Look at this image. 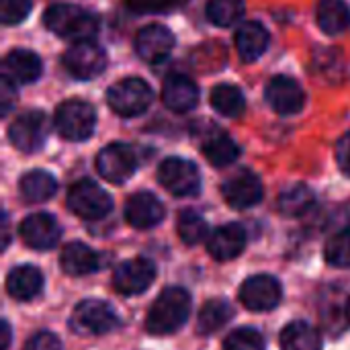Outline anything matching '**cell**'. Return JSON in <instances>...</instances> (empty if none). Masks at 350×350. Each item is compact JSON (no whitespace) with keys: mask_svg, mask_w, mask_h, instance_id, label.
<instances>
[{"mask_svg":"<svg viewBox=\"0 0 350 350\" xmlns=\"http://www.w3.org/2000/svg\"><path fill=\"white\" fill-rule=\"evenodd\" d=\"M234 316V308L230 306V301L226 299H209L201 312H199V320H197V328L201 334H213L217 330H221Z\"/></svg>","mask_w":350,"mask_h":350,"instance_id":"obj_28","label":"cell"},{"mask_svg":"<svg viewBox=\"0 0 350 350\" xmlns=\"http://www.w3.org/2000/svg\"><path fill=\"white\" fill-rule=\"evenodd\" d=\"M318 27L328 35H338L350 27V10L345 0H320L316 8Z\"/></svg>","mask_w":350,"mask_h":350,"instance_id":"obj_25","label":"cell"},{"mask_svg":"<svg viewBox=\"0 0 350 350\" xmlns=\"http://www.w3.org/2000/svg\"><path fill=\"white\" fill-rule=\"evenodd\" d=\"M203 154H205L209 164H213L217 168H224V166H230L232 162L238 160L240 148H238V144L230 135L219 133V135L209 137L203 144Z\"/></svg>","mask_w":350,"mask_h":350,"instance_id":"obj_30","label":"cell"},{"mask_svg":"<svg viewBox=\"0 0 350 350\" xmlns=\"http://www.w3.org/2000/svg\"><path fill=\"white\" fill-rule=\"evenodd\" d=\"M158 180L176 197H193L201 191L199 168L185 158H166L158 166Z\"/></svg>","mask_w":350,"mask_h":350,"instance_id":"obj_7","label":"cell"},{"mask_svg":"<svg viewBox=\"0 0 350 350\" xmlns=\"http://www.w3.org/2000/svg\"><path fill=\"white\" fill-rule=\"evenodd\" d=\"M8 139L25 154L41 150L47 139V117L41 111H27L18 115L8 129Z\"/></svg>","mask_w":350,"mask_h":350,"instance_id":"obj_10","label":"cell"},{"mask_svg":"<svg viewBox=\"0 0 350 350\" xmlns=\"http://www.w3.org/2000/svg\"><path fill=\"white\" fill-rule=\"evenodd\" d=\"M41 76V59L29 49H14L2 62V78L10 84H29Z\"/></svg>","mask_w":350,"mask_h":350,"instance_id":"obj_20","label":"cell"},{"mask_svg":"<svg viewBox=\"0 0 350 350\" xmlns=\"http://www.w3.org/2000/svg\"><path fill=\"white\" fill-rule=\"evenodd\" d=\"M314 203H316V195L308 185H291L277 199L279 211L289 217H299L308 213L314 207Z\"/></svg>","mask_w":350,"mask_h":350,"instance_id":"obj_27","label":"cell"},{"mask_svg":"<svg viewBox=\"0 0 350 350\" xmlns=\"http://www.w3.org/2000/svg\"><path fill=\"white\" fill-rule=\"evenodd\" d=\"M211 107L224 117H240L246 109V100L238 86L217 84L211 90Z\"/></svg>","mask_w":350,"mask_h":350,"instance_id":"obj_29","label":"cell"},{"mask_svg":"<svg viewBox=\"0 0 350 350\" xmlns=\"http://www.w3.org/2000/svg\"><path fill=\"white\" fill-rule=\"evenodd\" d=\"M2 336H4V340H2V347H0V350H8V347H10V326H8V322L4 320L2 322Z\"/></svg>","mask_w":350,"mask_h":350,"instance_id":"obj_40","label":"cell"},{"mask_svg":"<svg viewBox=\"0 0 350 350\" xmlns=\"http://www.w3.org/2000/svg\"><path fill=\"white\" fill-rule=\"evenodd\" d=\"M45 25L49 31L72 41H92L98 33V18L88 10L72 4H53L45 10Z\"/></svg>","mask_w":350,"mask_h":350,"instance_id":"obj_2","label":"cell"},{"mask_svg":"<svg viewBox=\"0 0 350 350\" xmlns=\"http://www.w3.org/2000/svg\"><path fill=\"white\" fill-rule=\"evenodd\" d=\"M324 258L336 269H350V228L336 232L324 248Z\"/></svg>","mask_w":350,"mask_h":350,"instance_id":"obj_33","label":"cell"},{"mask_svg":"<svg viewBox=\"0 0 350 350\" xmlns=\"http://www.w3.org/2000/svg\"><path fill=\"white\" fill-rule=\"evenodd\" d=\"M244 0H209L207 18L217 27H230L244 14Z\"/></svg>","mask_w":350,"mask_h":350,"instance_id":"obj_32","label":"cell"},{"mask_svg":"<svg viewBox=\"0 0 350 350\" xmlns=\"http://www.w3.org/2000/svg\"><path fill=\"white\" fill-rule=\"evenodd\" d=\"M267 100L279 115H295L306 105V92L293 78L275 76L267 84Z\"/></svg>","mask_w":350,"mask_h":350,"instance_id":"obj_17","label":"cell"},{"mask_svg":"<svg viewBox=\"0 0 350 350\" xmlns=\"http://www.w3.org/2000/svg\"><path fill=\"white\" fill-rule=\"evenodd\" d=\"M221 195L226 199V203L234 209H250L254 205H258L265 197V187L260 183V178L250 172V170H240L234 176H230L224 187H221Z\"/></svg>","mask_w":350,"mask_h":350,"instance_id":"obj_13","label":"cell"},{"mask_svg":"<svg viewBox=\"0 0 350 350\" xmlns=\"http://www.w3.org/2000/svg\"><path fill=\"white\" fill-rule=\"evenodd\" d=\"M336 162H338V168L345 174L350 176V131H347L338 139V146H336Z\"/></svg>","mask_w":350,"mask_h":350,"instance_id":"obj_38","label":"cell"},{"mask_svg":"<svg viewBox=\"0 0 350 350\" xmlns=\"http://www.w3.org/2000/svg\"><path fill=\"white\" fill-rule=\"evenodd\" d=\"M31 0H0V18L4 25H16L27 18L31 10Z\"/></svg>","mask_w":350,"mask_h":350,"instance_id":"obj_36","label":"cell"},{"mask_svg":"<svg viewBox=\"0 0 350 350\" xmlns=\"http://www.w3.org/2000/svg\"><path fill=\"white\" fill-rule=\"evenodd\" d=\"M107 103L121 117H137L152 105V88L142 78H123L109 88Z\"/></svg>","mask_w":350,"mask_h":350,"instance_id":"obj_6","label":"cell"},{"mask_svg":"<svg viewBox=\"0 0 350 350\" xmlns=\"http://www.w3.org/2000/svg\"><path fill=\"white\" fill-rule=\"evenodd\" d=\"M53 123L62 137L70 142H82L92 135L96 125V113L86 100L72 98L57 107Z\"/></svg>","mask_w":350,"mask_h":350,"instance_id":"obj_4","label":"cell"},{"mask_svg":"<svg viewBox=\"0 0 350 350\" xmlns=\"http://www.w3.org/2000/svg\"><path fill=\"white\" fill-rule=\"evenodd\" d=\"M246 242H248L246 230L240 224H228L211 232L207 240V252L221 262L234 260L244 252Z\"/></svg>","mask_w":350,"mask_h":350,"instance_id":"obj_19","label":"cell"},{"mask_svg":"<svg viewBox=\"0 0 350 350\" xmlns=\"http://www.w3.org/2000/svg\"><path fill=\"white\" fill-rule=\"evenodd\" d=\"M224 350H265V336L256 328H238L224 340Z\"/></svg>","mask_w":350,"mask_h":350,"instance_id":"obj_34","label":"cell"},{"mask_svg":"<svg viewBox=\"0 0 350 350\" xmlns=\"http://www.w3.org/2000/svg\"><path fill=\"white\" fill-rule=\"evenodd\" d=\"M174 47V35L164 25H148L135 35V51L148 64H158L170 55Z\"/></svg>","mask_w":350,"mask_h":350,"instance_id":"obj_16","label":"cell"},{"mask_svg":"<svg viewBox=\"0 0 350 350\" xmlns=\"http://www.w3.org/2000/svg\"><path fill=\"white\" fill-rule=\"evenodd\" d=\"M43 289V273L33 265L14 267L6 277V291L16 301H31Z\"/></svg>","mask_w":350,"mask_h":350,"instance_id":"obj_22","label":"cell"},{"mask_svg":"<svg viewBox=\"0 0 350 350\" xmlns=\"http://www.w3.org/2000/svg\"><path fill=\"white\" fill-rule=\"evenodd\" d=\"M164 215H166V209L162 201L148 191H139L131 195L125 203V219L129 226L137 230L156 228L164 219Z\"/></svg>","mask_w":350,"mask_h":350,"instance_id":"obj_15","label":"cell"},{"mask_svg":"<svg viewBox=\"0 0 350 350\" xmlns=\"http://www.w3.org/2000/svg\"><path fill=\"white\" fill-rule=\"evenodd\" d=\"M23 350H62V340L53 332H37L27 340Z\"/></svg>","mask_w":350,"mask_h":350,"instance_id":"obj_37","label":"cell"},{"mask_svg":"<svg viewBox=\"0 0 350 350\" xmlns=\"http://www.w3.org/2000/svg\"><path fill=\"white\" fill-rule=\"evenodd\" d=\"M269 47V31L256 23L248 21L236 31V49L244 62H256Z\"/></svg>","mask_w":350,"mask_h":350,"instance_id":"obj_23","label":"cell"},{"mask_svg":"<svg viewBox=\"0 0 350 350\" xmlns=\"http://www.w3.org/2000/svg\"><path fill=\"white\" fill-rule=\"evenodd\" d=\"M347 318L350 320V297H349V301H347Z\"/></svg>","mask_w":350,"mask_h":350,"instance_id":"obj_42","label":"cell"},{"mask_svg":"<svg viewBox=\"0 0 350 350\" xmlns=\"http://www.w3.org/2000/svg\"><path fill=\"white\" fill-rule=\"evenodd\" d=\"M2 224H4V248H6L8 246V215H4Z\"/></svg>","mask_w":350,"mask_h":350,"instance_id":"obj_41","label":"cell"},{"mask_svg":"<svg viewBox=\"0 0 350 350\" xmlns=\"http://www.w3.org/2000/svg\"><path fill=\"white\" fill-rule=\"evenodd\" d=\"M16 100L14 96V84H10L8 80L2 78V113L6 115L12 107V103Z\"/></svg>","mask_w":350,"mask_h":350,"instance_id":"obj_39","label":"cell"},{"mask_svg":"<svg viewBox=\"0 0 350 350\" xmlns=\"http://www.w3.org/2000/svg\"><path fill=\"white\" fill-rule=\"evenodd\" d=\"M18 234L23 238V242L33 248V250H49L57 244L59 236H62V228L57 224V219L49 213H33L27 215L21 226H18Z\"/></svg>","mask_w":350,"mask_h":350,"instance_id":"obj_14","label":"cell"},{"mask_svg":"<svg viewBox=\"0 0 350 350\" xmlns=\"http://www.w3.org/2000/svg\"><path fill=\"white\" fill-rule=\"evenodd\" d=\"M137 156L131 146L127 144H109L96 156V170L98 174L115 185L129 180L135 174Z\"/></svg>","mask_w":350,"mask_h":350,"instance_id":"obj_8","label":"cell"},{"mask_svg":"<svg viewBox=\"0 0 350 350\" xmlns=\"http://www.w3.org/2000/svg\"><path fill=\"white\" fill-rule=\"evenodd\" d=\"M18 191L27 203H43L55 195L57 183L45 170H31V172L23 174V178L18 183Z\"/></svg>","mask_w":350,"mask_h":350,"instance_id":"obj_26","label":"cell"},{"mask_svg":"<svg viewBox=\"0 0 350 350\" xmlns=\"http://www.w3.org/2000/svg\"><path fill=\"white\" fill-rule=\"evenodd\" d=\"M279 342L283 350H322L320 332L304 320L287 324L279 336Z\"/></svg>","mask_w":350,"mask_h":350,"instance_id":"obj_24","label":"cell"},{"mask_svg":"<svg viewBox=\"0 0 350 350\" xmlns=\"http://www.w3.org/2000/svg\"><path fill=\"white\" fill-rule=\"evenodd\" d=\"M105 262L107 258L100 252L92 250L90 246L82 242H70L59 252V267L66 275H72V277L96 273L105 267Z\"/></svg>","mask_w":350,"mask_h":350,"instance_id":"obj_18","label":"cell"},{"mask_svg":"<svg viewBox=\"0 0 350 350\" xmlns=\"http://www.w3.org/2000/svg\"><path fill=\"white\" fill-rule=\"evenodd\" d=\"M283 299L281 283L271 275L248 277L240 285V301L250 312H271Z\"/></svg>","mask_w":350,"mask_h":350,"instance_id":"obj_9","label":"cell"},{"mask_svg":"<svg viewBox=\"0 0 350 350\" xmlns=\"http://www.w3.org/2000/svg\"><path fill=\"white\" fill-rule=\"evenodd\" d=\"M70 324L78 334L100 336V334H109L115 328H119L121 320H119L115 308H111L107 301L84 299L74 308Z\"/></svg>","mask_w":350,"mask_h":350,"instance_id":"obj_5","label":"cell"},{"mask_svg":"<svg viewBox=\"0 0 350 350\" xmlns=\"http://www.w3.org/2000/svg\"><path fill=\"white\" fill-rule=\"evenodd\" d=\"M156 279V265L150 258L137 256L121 262L113 273V287L121 295H139L150 289Z\"/></svg>","mask_w":350,"mask_h":350,"instance_id":"obj_12","label":"cell"},{"mask_svg":"<svg viewBox=\"0 0 350 350\" xmlns=\"http://www.w3.org/2000/svg\"><path fill=\"white\" fill-rule=\"evenodd\" d=\"M68 209L88 221L103 219L111 213L113 209V199L111 195L100 189L94 180H78L70 187L68 191Z\"/></svg>","mask_w":350,"mask_h":350,"instance_id":"obj_3","label":"cell"},{"mask_svg":"<svg viewBox=\"0 0 350 350\" xmlns=\"http://www.w3.org/2000/svg\"><path fill=\"white\" fill-rule=\"evenodd\" d=\"M66 70L80 80H90L105 72L107 68V53L94 41H78L74 43L64 55Z\"/></svg>","mask_w":350,"mask_h":350,"instance_id":"obj_11","label":"cell"},{"mask_svg":"<svg viewBox=\"0 0 350 350\" xmlns=\"http://www.w3.org/2000/svg\"><path fill=\"white\" fill-rule=\"evenodd\" d=\"M191 316V295L183 287H166L152 304L146 330L154 336H168L180 330Z\"/></svg>","mask_w":350,"mask_h":350,"instance_id":"obj_1","label":"cell"},{"mask_svg":"<svg viewBox=\"0 0 350 350\" xmlns=\"http://www.w3.org/2000/svg\"><path fill=\"white\" fill-rule=\"evenodd\" d=\"M176 230H178V238L189 246L201 244V242L209 240V236H211L209 226L203 219V215H199L197 211H191V209H187L178 215Z\"/></svg>","mask_w":350,"mask_h":350,"instance_id":"obj_31","label":"cell"},{"mask_svg":"<svg viewBox=\"0 0 350 350\" xmlns=\"http://www.w3.org/2000/svg\"><path fill=\"white\" fill-rule=\"evenodd\" d=\"M162 100L174 113H187L199 103V86L189 76L172 74L162 86Z\"/></svg>","mask_w":350,"mask_h":350,"instance_id":"obj_21","label":"cell"},{"mask_svg":"<svg viewBox=\"0 0 350 350\" xmlns=\"http://www.w3.org/2000/svg\"><path fill=\"white\" fill-rule=\"evenodd\" d=\"M187 2L189 0H125V6L135 14H148V12H168Z\"/></svg>","mask_w":350,"mask_h":350,"instance_id":"obj_35","label":"cell"}]
</instances>
